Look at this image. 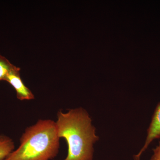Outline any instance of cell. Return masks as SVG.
<instances>
[{
    "label": "cell",
    "mask_w": 160,
    "mask_h": 160,
    "mask_svg": "<svg viewBox=\"0 0 160 160\" xmlns=\"http://www.w3.org/2000/svg\"><path fill=\"white\" fill-rule=\"evenodd\" d=\"M160 139V102L157 106L152 115L151 122L148 130L145 144L138 154L135 156V160H140V157L153 140Z\"/></svg>",
    "instance_id": "277c9868"
},
{
    "label": "cell",
    "mask_w": 160,
    "mask_h": 160,
    "mask_svg": "<svg viewBox=\"0 0 160 160\" xmlns=\"http://www.w3.org/2000/svg\"><path fill=\"white\" fill-rule=\"evenodd\" d=\"M20 68L14 66L9 72L5 81L14 88L17 93V97L21 101L34 99V95L25 85L20 76Z\"/></svg>",
    "instance_id": "3957f363"
},
{
    "label": "cell",
    "mask_w": 160,
    "mask_h": 160,
    "mask_svg": "<svg viewBox=\"0 0 160 160\" xmlns=\"http://www.w3.org/2000/svg\"><path fill=\"white\" fill-rule=\"evenodd\" d=\"M150 160H160V141L159 145L153 149Z\"/></svg>",
    "instance_id": "52a82bcc"
},
{
    "label": "cell",
    "mask_w": 160,
    "mask_h": 160,
    "mask_svg": "<svg viewBox=\"0 0 160 160\" xmlns=\"http://www.w3.org/2000/svg\"><path fill=\"white\" fill-rule=\"evenodd\" d=\"M14 142L5 135L0 136V160L5 159L13 151Z\"/></svg>",
    "instance_id": "5b68a950"
},
{
    "label": "cell",
    "mask_w": 160,
    "mask_h": 160,
    "mask_svg": "<svg viewBox=\"0 0 160 160\" xmlns=\"http://www.w3.org/2000/svg\"><path fill=\"white\" fill-rule=\"evenodd\" d=\"M56 122L59 138L66 140L68 154L63 160H92L93 145L99 140L89 113L82 108L58 112Z\"/></svg>",
    "instance_id": "6da1fadb"
},
{
    "label": "cell",
    "mask_w": 160,
    "mask_h": 160,
    "mask_svg": "<svg viewBox=\"0 0 160 160\" xmlns=\"http://www.w3.org/2000/svg\"><path fill=\"white\" fill-rule=\"evenodd\" d=\"M3 160H11V158H10V155H9V156L8 157H7V158H6L5 159Z\"/></svg>",
    "instance_id": "ba28073f"
},
{
    "label": "cell",
    "mask_w": 160,
    "mask_h": 160,
    "mask_svg": "<svg viewBox=\"0 0 160 160\" xmlns=\"http://www.w3.org/2000/svg\"><path fill=\"white\" fill-rule=\"evenodd\" d=\"M55 122L40 120L28 127L20 138L19 147L10 154L11 160H50L60 147Z\"/></svg>",
    "instance_id": "7a4b0ae2"
},
{
    "label": "cell",
    "mask_w": 160,
    "mask_h": 160,
    "mask_svg": "<svg viewBox=\"0 0 160 160\" xmlns=\"http://www.w3.org/2000/svg\"><path fill=\"white\" fill-rule=\"evenodd\" d=\"M6 58L0 54V81H5L9 72L14 67Z\"/></svg>",
    "instance_id": "8992f818"
}]
</instances>
